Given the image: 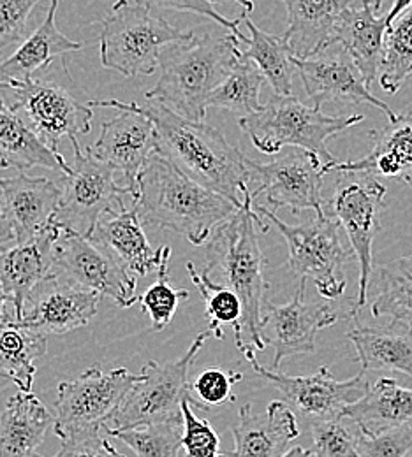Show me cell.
<instances>
[{
    "instance_id": "obj_19",
    "label": "cell",
    "mask_w": 412,
    "mask_h": 457,
    "mask_svg": "<svg viewBox=\"0 0 412 457\" xmlns=\"http://www.w3.org/2000/svg\"><path fill=\"white\" fill-rule=\"evenodd\" d=\"M291 62L314 108L321 110L323 104L332 101L370 104L381 110L390 120L395 118L391 108L370 92L359 69L348 54L323 58L291 57Z\"/></svg>"
},
{
    "instance_id": "obj_22",
    "label": "cell",
    "mask_w": 412,
    "mask_h": 457,
    "mask_svg": "<svg viewBox=\"0 0 412 457\" xmlns=\"http://www.w3.org/2000/svg\"><path fill=\"white\" fill-rule=\"evenodd\" d=\"M0 190L16 243L52 226L59 208V183L20 172L14 178H0Z\"/></svg>"
},
{
    "instance_id": "obj_6",
    "label": "cell",
    "mask_w": 412,
    "mask_h": 457,
    "mask_svg": "<svg viewBox=\"0 0 412 457\" xmlns=\"http://www.w3.org/2000/svg\"><path fill=\"white\" fill-rule=\"evenodd\" d=\"M365 120L363 114L328 116L308 108L293 96H273L259 112L240 118V129L265 155H277L284 146L315 154L323 166L335 162L326 141Z\"/></svg>"
},
{
    "instance_id": "obj_49",
    "label": "cell",
    "mask_w": 412,
    "mask_h": 457,
    "mask_svg": "<svg viewBox=\"0 0 412 457\" xmlns=\"http://www.w3.org/2000/svg\"><path fill=\"white\" fill-rule=\"evenodd\" d=\"M281 457H312V453L305 451L303 447H293V449L286 451Z\"/></svg>"
},
{
    "instance_id": "obj_36",
    "label": "cell",
    "mask_w": 412,
    "mask_h": 457,
    "mask_svg": "<svg viewBox=\"0 0 412 457\" xmlns=\"http://www.w3.org/2000/svg\"><path fill=\"white\" fill-rule=\"evenodd\" d=\"M411 76L412 5H409L388 25L377 78L384 92L397 94Z\"/></svg>"
},
{
    "instance_id": "obj_7",
    "label": "cell",
    "mask_w": 412,
    "mask_h": 457,
    "mask_svg": "<svg viewBox=\"0 0 412 457\" xmlns=\"http://www.w3.org/2000/svg\"><path fill=\"white\" fill-rule=\"evenodd\" d=\"M252 210L284 236L290 270L299 280H312L324 299H339L346 292V266L353 250L342 245L339 224L330 215L290 226L268 208L252 203Z\"/></svg>"
},
{
    "instance_id": "obj_33",
    "label": "cell",
    "mask_w": 412,
    "mask_h": 457,
    "mask_svg": "<svg viewBox=\"0 0 412 457\" xmlns=\"http://www.w3.org/2000/svg\"><path fill=\"white\" fill-rule=\"evenodd\" d=\"M241 20L250 30V37L247 39V50L240 52L245 60H250L259 72L265 76V81L272 85L275 96H291L293 92V76L295 65L291 62L293 52L284 37L272 36L257 29L243 11Z\"/></svg>"
},
{
    "instance_id": "obj_40",
    "label": "cell",
    "mask_w": 412,
    "mask_h": 457,
    "mask_svg": "<svg viewBox=\"0 0 412 457\" xmlns=\"http://www.w3.org/2000/svg\"><path fill=\"white\" fill-rule=\"evenodd\" d=\"M181 449L185 457H224L219 433L206 419L194 413L190 395L181 400Z\"/></svg>"
},
{
    "instance_id": "obj_47",
    "label": "cell",
    "mask_w": 412,
    "mask_h": 457,
    "mask_svg": "<svg viewBox=\"0 0 412 457\" xmlns=\"http://www.w3.org/2000/svg\"><path fill=\"white\" fill-rule=\"evenodd\" d=\"M11 241H14V234H13V228H11L7 212H5L4 195H2V190H0V246L7 245Z\"/></svg>"
},
{
    "instance_id": "obj_18",
    "label": "cell",
    "mask_w": 412,
    "mask_h": 457,
    "mask_svg": "<svg viewBox=\"0 0 412 457\" xmlns=\"http://www.w3.org/2000/svg\"><path fill=\"white\" fill-rule=\"evenodd\" d=\"M156 148L157 136L152 121L132 110H118L115 118L105 121L96 145L90 146L99 161L122 172L130 199L138 190V176Z\"/></svg>"
},
{
    "instance_id": "obj_38",
    "label": "cell",
    "mask_w": 412,
    "mask_h": 457,
    "mask_svg": "<svg viewBox=\"0 0 412 457\" xmlns=\"http://www.w3.org/2000/svg\"><path fill=\"white\" fill-rule=\"evenodd\" d=\"M108 436H114L125 444L138 457H178L181 449V424L159 422L129 429H106Z\"/></svg>"
},
{
    "instance_id": "obj_32",
    "label": "cell",
    "mask_w": 412,
    "mask_h": 457,
    "mask_svg": "<svg viewBox=\"0 0 412 457\" xmlns=\"http://www.w3.org/2000/svg\"><path fill=\"white\" fill-rule=\"evenodd\" d=\"M348 338L356 348L363 371H400L412 378V331L363 328L356 320Z\"/></svg>"
},
{
    "instance_id": "obj_42",
    "label": "cell",
    "mask_w": 412,
    "mask_h": 457,
    "mask_svg": "<svg viewBox=\"0 0 412 457\" xmlns=\"http://www.w3.org/2000/svg\"><path fill=\"white\" fill-rule=\"evenodd\" d=\"M243 378L240 371H226L223 368H208L196 377L189 389L201 406H223L235 403L233 387Z\"/></svg>"
},
{
    "instance_id": "obj_17",
    "label": "cell",
    "mask_w": 412,
    "mask_h": 457,
    "mask_svg": "<svg viewBox=\"0 0 412 457\" xmlns=\"http://www.w3.org/2000/svg\"><path fill=\"white\" fill-rule=\"evenodd\" d=\"M305 295L307 280H299L290 303L265 301L263 304L265 340L275 352L273 370H279L282 361L291 355L314 353L317 333L337 322V313L328 303H307Z\"/></svg>"
},
{
    "instance_id": "obj_1",
    "label": "cell",
    "mask_w": 412,
    "mask_h": 457,
    "mask_svg": "<svg viewBox=\"0 0 412 457\" xmlns=\"http://www.w3.org/2000/svg\"><path fill=\"white\" fill-rule=\"evenodd\" d=\"M87 104L90 108L132 110L147 116L156 129V152L159 155L168 159L178 171L196 183L221 194L238 208L241 206L243 195L248 192L247 157L219 129L205 121L187 120L154 101L147 106L117 99L90 101Z\"/></svg>"
},
{
    "instance_id": "obj_46",
    "label": "cell",
    "mask_w": 412,
    "mask_h": 457,
    "mask_svg": "<svg viewBox=\"0 0 412 457\" xmlns=\"http://www.w3.org/2000/svg\"><path fill=\"white\" fill-rule=\"evenodd\" d=\"M34 457H43L36 454ZM54 457H127L105 438L101 429H90L62 440V449Z\"/></svg>"
},
{
    "instance_id": "obj_10",
    "label": "cell",
    "mask_w": 412,
    "mask_h": 457,
    "mask_svg": "<svg viewBox=\"0 0 412 457\" xmlns=\"http://www.w3.org/2000/svg\"><path fill=\"white\" fill-rule=\"evenodd\" d=\"M0 90L11 94L5 104L23 118L32 132L54 152H59L60 141L69 137L72 146L80 145L78 136L92 129L94 112L88 104L74 99L57 83L39 78L9 81Z\"/></svg>"
},
{
    "instance_id": "obj_2",
    "label": "cell",
    "mask_w": 412,
    "mask_h": 457,
    "mask_svg": "<svg viewBox=\"0 0 412 457\" xmlns=\"http://www.w3.org/2000/svg\"><path fill=\"white\" fill-rule=\"evenodd\" d=\"M132 203L143 224L173 230L194 246L206 245L212 234L238 212L230 199L178 171L157 152L148 157L138 176Z\"/></svg>"
},
{
    "instance_id": "obj_24",
    "label": "cell",
    "mask_w": 412,
    "mask_h": 457,
    "mask_svg": "<svg viewBox=\"0 0 412 457\" xmlns=\"http://www.w3.org/2000/svg\"><path fill=\"white\" fill-rule=\"evenodd\" d=\"M235 451L224 457H281L299 436L295 411L284 401H272L265 413H252V406L240 408L231 429Z\"/></svg>"
},
{
    "instance_id": "obj_4",
    "label": "cell",
    "mask_w": 412,
    "mask_h": 457,
    "mask_svg": "<svg viewBox=\"0 0 412 457\" xmlns=\"http://www.w3.org/2000/svg\"><path fill=\"white\" fill-rule=\"evenodd\" d=\"M238 45L233 34H205L168 46L159 60L161 78L145 97L187 120L205 121L206 97L233 69L240 58Z\"/></svg>"
},
{
    "instance_id": "obj_9",
    "label": "cell",
    "mask_w": 412,
    "mask_h": 457,
    "mask_svg": "<svg viewBox=\"0 0 412 457\" xmlns=\"http://www.w3.org/2000/svg\"><path fill=\"white\" fill-rule=\"evenodd\" d=\"M72 148L74 164L59 181L60 201L54 226L88 237L103 215L125 210V197L130 194L127 187L118 185L115 170L99 161L90 148L85 152L80 145Z\"/></svg>"
},
{
    "instance_id": "obj_37",
    "label": "cell",
    "mask_w": 412,
    "mask_h": 457,
    "mask_svg": "<svg viewBox=\"0 0 412 457\" xmlns=\"http://www.w3.org/2000/svg\"><path fill=\"white\" fill-rule=\"evenodd\" d=\"M187 273L192 280V284L199 290L206 317H208V329L212 331V337L217 340L224 338V326H231L235 331L236 346L240 348L243 345V335L240 329V319H241V303L238 299L233 288L224 284L215 282L203 268L198 270L194 262L185 264Z\"/></svg>"
},
{
    "instance_id": "obj_15",
    "label": "cell",
    "mask_w": 412,
    "mask_h": 457,
    "mask_svg": "<svg viewBox=\"0 0 412 457\" xmlns=\"http://www.w3.org/2000/svg\"><path fill=\"white\" fill-rule=\"evenodd\" d=\"M54 252V273L76 286L114 299L120 308H130L138 303V278L90 237L60 228Z\"/></svg>"
},
{
    "instance_id": "obj_51",
    "label": "cell",
    "mask_w": 412,
    "mask_h": 457,
    "mask_svg": "<svg viewBox=\"0 0 412 457\" xmlns=\"http://www.w3.org/2000/svg\"><path fill=\"white\" fill-rule=\"evenodd\" d=\"M7 306H9V303H7V299H5V295L0 292V317L5 313V310H7Z\"/></svg>"
},
{
    "instance_id": "obj_25",
    "label": "cell",
    "mask_w": 412,
    "mask_h": 457,
    "mask_svg": "<svg viewBox=\"0 0 412 457\" xmlns=\"http://www.w3.org/2000/svg\"><path fill=\"white\" fill-rule=\"evenodd\" d=\"M88 237L103 246L134 278L150 275L161 261V248H152L134 206L103 215Z\"/></svg>"
},
{
    "instance_id": "obj_11",
    "label": "cell",
    "mask_w": 412,
    "mask_h": 457,
    "mask_svg": "<svg viewBox=\"0 0 412 457\" xmlns=\"http://www.w3.org/2000/svg\"><path fill=\"white\" fill-rule=\"evenodd\" d=\"M138 380L139 375L127 368L103 371L96 364L78 378L60 382L54 417L55 435L65 440L83 431L103 429Z\"/></svg>"
},
{
    "instance_id": "obj_14",
    "label": "cell",
    "mask_w": 412,
    "mask_h": 457,
    "mask_svg": "<svg viewBox=\"0 0 412 457\" xmlns=\"http://www.w3.org/2000/svg\"><path fill=\"white\" fill-rule=\"evenodd\" d=\"M248 185L254 183L252 197L266 195L272 212L288 208L291 213L314 212L315 217H324L323 208V162L315 154L296 150L284 157H277L268 164H259L245 159Z\"/></svg>"
},
{
    "instance_id": "obj_20",
    "label": "cell",
    "mask_w": 412,
    "mask_h": 457,
    "mask_svg": "<svg viewBox=\"0 0 412 457\" xmlns=\"http://www.w3.org/2000/svg\"><path fill=\"white\" fill-rule=\"evenodd\" d=\"M60 228L52 226L34 237L13 246H0V292L5 295L16 320L21 319L23 304L32 288L54 273L55 241Z\"/></svg>"
},
{
    "instance_id": "obj_16",
    "label": "cell",
    "mask_w": 412,
    "mask_h": 457,
    "mask_svg": "<svg viewBox=\"0 0 412 457\" xmlns=\"http://www.w3.org/2000/svg\"><path fill=\"white\" fill-rule=\"evenodd\" d=\"M99 299V294L52 273L32 288L18 322L45 337L65 335L96 317Z\"/></svg>"
},
{
    "instance_id": "obj_27",
    "label": "cell",
    "mask_w": 412,
    "mask_h": 457,
    "mask_svg": "<svg viewBox=\"0 0 412 457\" xmlns=\"http://www.w3.org/2000/svg\"><path fill=\"white\" fill-rule=\"evenodd\" d=\"M381 5L383 4H365L348 11L335 36V45L344 46L368 88L377 79L384 34L388 30L386 14L379 16Z\"/></svg>"
},
{
    "instance_id": "obj_21",
    "label": "cell",
    "mask_w": 412,
    "mask_h": 457,
    "mask_svg": "<svg viewBox=\"0 0 412 457\" xmlns=\"http://www.w3.org/2000/svg\"><path fill=\"white\" fill-rule=\"evenodd\" d=\"M365 4H383V0H284L288 29L282 37L293 57H317L333 46L344 14Z\"/></svg>"
},
{
    "instance_id": "obj_8",
    "label": "cell",
    "mask_w": 412,
    "mask_h": 457,
    "mask_svg": "<svg viewBox=\"0 0 412 457\" xmlns=\"http://www.w3.org/2000/svg\"><path fill=\"white\" fill-rule=\"evenodd\" d=\"M208 338H214L210 329L199 333L177 361H148L139 373V380L103 428L129 429L159 422L181 424V400L189 395V370Z\"/></svg>"
},
{
    "instance_id": "obj_41",
    "label": "cell",
    "mask_w": 412,
    "mask_h": 457,
    "mask_svg": "<svg viewBox=\"0 0 412 457\" xmlns=\"http://www.w3.org/2000/svg\"><path fill=\"white\" fill-rule=\"evenodd\" d=\"M312 457H359L357 435L344 422V417H333L312 422Z\"/></svg>"
},
{
    "instance_id": "obj_43",
    "label": "cell",
    "mask_w": 412,
    "mask_h": 457,
    "mask_svg": "<svg viewBox=\"0 0 412 457\" xmlns=\"http://www.w3.org/2000/svg\"><path fill=\"white\" fill-rule=\"evenodd\" d=\"M412 451V424L374 435H357L359 457H408Z\"/></svg>"
},
{
    "instance_id": "obj_13",
    "label": "cell",
    "mask_w": 412,
    "mask_h": 457,
    "mask_svg": "<svg viewBox=\"0 0 412 457\" xmlns=\"http://www.w3.org/2000/svg\"><path fill=\"white\" fill-rule=\"evenodd\" d=\"M263 380L277 389L288 406H293L301 415L312 420L341 417L342 410L359 400L370 387L365 371L349 380H337L328 366H321L317 373L308 377H291L277 370H268L257 362L252 345L243 343L238 348Z\"/></svg>"
},
{
    "instance_id": "obj_30",
    "label": "cell",
    "mask_w": 412,
    "mask_h": 457,
    "mask_svg": "<svg viewBox=\"0 0 412 457\" xmlns=\"http://www.w3.org/2000/svg\"><path fill=\"white\" fill-rule=\"evenodd\" d=\"M69 172L65 159L50 150L0 97V168L27 171L30 168Z\"/></svg>"
},
{
    "instance_id": "obj_50",
    "label": "cell",
    "mask_w": 412,
    "mask_h": 457,
    "mask_svg": "<svg viewBox=\"0 0 412 457\" xmlns=\"http://www.w3.org/2000/svg\"><path fill=\"white\" fill-rule=\"evenodd\" d=\"M212 4L214 2H221V0H210ZM235 4H238V5H241V9L245 11V12H250V11H254V2L252 0H233Z\"/></svg>"
},
{
    "instance_id": "obj_5",
    "label": "cell",
    "mask_w": 412,
    "mask_h": 457,
    "mask_svg": "<svg viewBox=\"0 0 412 457\" xmlns=\"http://www.w3.org/2000/svg\"><path fill=\"white\" fill-rule=\"evenodd\" d=\"M194 36L192 30H181L156 16L147 5L117 0L103 20L101 63L125 78L150 76L168 46L187 43Z\"/></svg>"
},
{
    "instance_id": "obj_3",
    "label": "cell",
    "mask_w": 412,
    "mask_h": 457,
    "mask_svg": "<svg viewBox=\"0 0 412 457\" xmlns=\"http://www.w3.org/2000/svg\"><path fill=\"white\" fill-rule=\"evenodd\" d=\"M250 190L243 195L233 219L217 228L208 239L205 271L221 273L224 286L235 290L241 303L240 329L247 335L256 352L266 348L263 331V304L268 282L265 278L266 261L257 241V228L268 232L259 215L252 210Z\"/></svg>"
},
{
    "instance_id": "obj_29",
    "label": "cell",
    "mask_w": 412,
    "mask_h": 457,
    "mask_svg": "<svg viewBox=\"0 0 412 457\" xmlns=\"http://www.w3.org/2000/svg\"><path fill=\"white\" fill-rule=\"evenodd\" d=\"M341 417L351 420L363 435H374L390 428L412 424V389L399 386L393 378H379Z\"/></svg>"
},
{
    "instance_id": "obj_48",
    "label": "cell",
    "mask_w": 412,
    "mask_h": 457,
    "mask_svg": "<svg viewBox=\"0 0 412 457\" xmlns=\"http://www.w3.org/2000/svg\"><path fill=\"white\" fill-rule=\"evenodd\" d=\"M409 5H412V0H395L393 5H391V9H390L388 14H386V23L390 25L402 11H406Z\"/></svg>"
},
{
    "instance_id": "obj_39",
    "label": "cell",
    "mask_w": 412,
    "mask_h": 457,
    "mask_svg": "<svg viewBox=\"0 0 412 457\" xmlns=\"http://www.w3.org/2000/svg\"><path fill=\"white\" fill-rule=\"evenodd\" d=\"M170 259L172 248H161V261L157 264V280L145 294L138 295L143 310L150 315L152 329L163 331L168 328L177 313L178 304L189 299V290L185 288H173L170 286Z\"/></svg>"
},
{
    "instance_id": "obj_12",
    "label": "cell",
    "mask_w": 412,
    "mask_h": 457,
    "mask_svg": "<svg viewBox=\"0 0 412 457\" xmlns=\"http://www.w3.org/2000/svg\"><path fill=\"white\" fill-rule=\"evenodd\" d=\"M344 174V172H342ZM351 178L341 181L333 194L332 213L330 217L342 226L353 250L359 273H357V301L354 304L353 315L368 301V287L372 278V248L377 232L381 230V213L384 210L386 187L377 181V178L361 174V172H346Z\"/></svg>"
},
{
    "instance_id": "obj_34",
    "label": "cell",
    "mask_w": 412,
    "mask_h": 457,
    "mask_svg": "<svg viewBox=\"0 0 412 457\" xmlns=\"http://www.w3.org/2000/svg\"><path fill=\"white\" fill-rule=\"evenodd\" d=\"M377 287L372 315L375 319L388 315L391 329L406 326L412 331V255L379 266Z\"/></svg>"
},
{
    "instance_id": "obj_44",
    "label": "cell",
    "mask_w": 412,
    "mask_h": 457,
    "mask_svg": "<svg viewBox=\"0 0 412 457\" xmlns=\"http://www.w3.org/2000/svg\"><path fill=\"white\" fill-rule=\"evenodd\" d=\"M141 5L154 9H173V11H181V12H194L199 16H205L212 21H215L217 25H221L223 29H226L230 34H233L238 41L247 43V36L240 30V23H241V16L236 20H228L224 14L217 12L214 4L210 0H134Z\"/></svg>"
},
{
    "instance_id": "obj_52",
    "label": "cell",
    "mask_w": 412,
    "mask_h": 457,
    "mask_svg": "<svg viewBox=\"0 0 412 457\" xmlns=\"http://www.w3.org/2000/svg\"><path fill=\"white\" fill-rule=\"evenodd\" d=\"M408 457H412V454H411V456H408Z\"/></svg>"
},
{
    "instance_id": "obj_23",
    "label": "cell",
    "mask_w": 412,
    "mask_h": 457,
    "mask_svg": "<svg viewBox=\"0 0 412 457\" xmlns=\"http://www.w3.org/2000/svg\"><path fill=\"white\" fill-rule=\"evenodd\" d=\"M374 148L368 155L349 162H330L323 172H361L374 178L402 179L412 188V108L395 114L390 125L372 130Z\"/></svg>"
},
{
    "instance_id": "obj_26",
    "label": "cell",
    "mask_w": 412,
    "mask_h": 457,
    "mask_svg": "<svg viewBox=\"0 0 412 457\" xmlns=\"http://www.w3.org/2000/svg\"><path fill=\"white\" fill-rule=\"evenodd\" d=\"M54 415L32 393L13 395L0 415V457H34Z\"/></svg>"
},
{
    "instance_id": "obj_35",
    "label": "cell",
    "mask_w": 412,
    "mask_h": 457,
    "mask_svg": "<svg viewBox=\"0 0 412 457\" xmlns=\"http://www.w3.org/2000/svg\"><path fill=\"white\" fill-rule=\"evenodd\" d=\"M265 76L259 69L240 55L230 74L206 97V110L219 108L238 114L240 118L261 110V88Z\"/></svg>"
},
{
    "instance_id": "obj_31",
    "label": "cell",
    "mask_w": 412,
    "mask_h": 457,
    "mask_svg": "<svg viewBox=\"0 0 412 457\" xmlns=\"http://www.w3.org/2000/svg\"><path fill=\"white\" fill-rule=\"evenodd\" d=\"M48 337L21 326L14 313L0 317V373L16 384L21 393H32L36 361L46 355Z\"/></svg>"
},
{
    "instance_id": "obj_28",
    "label": "cell",
    "mask_w": 412,
    "mask_h": 457,
    "mask_svg": "<svg viewBox=\"0 0 412 457\" xmlns=\"http://www.w3.org/2000/svg\"><path fill=\"white\" fill-rule=\"evenodd\" d=\"M57 9L59 0H52L45 21L11 57L0 63V85L34 78L36 72L48 69L55 58L80 52L83 48V43L71 41L60 32Z\"/></svg>"
},
{
    "instance_id": "obj_45",
    "label": "cell",
    "mask_w": 412,
    "mask_h": 457,
    "mask_svg": "<svg viewBox=\"0 0 412 457\" xmlns=\"http://www.w3.org/2000/svg\"><path fill=\"white\" fill-rule=\"evenodd\" d=\"M39 0H0V52L20 43Z\"/></svg>"
}]
</instances>
